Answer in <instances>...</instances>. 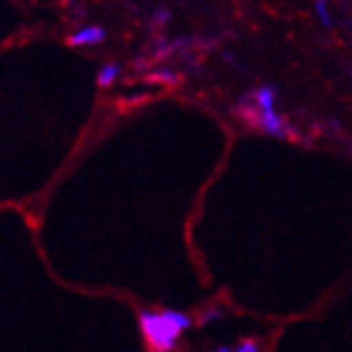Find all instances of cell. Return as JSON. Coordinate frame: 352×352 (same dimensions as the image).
I'll return each instance as SVG.
<instances>
[{"label":"cell","mask_w":352,"mask_h":352,"mask_svg":"<svg viewBox=\"0 0 352 352\" xmlns=\"http://www.w3.org/2000/svg\"><path fill=\"white\" fill-rule=\"evenodd\" d=\"M234 352H259V348H257V344H255V342L244 340V342H240V344H238V348H236Z\"/></svg>","instance_id":"obj_7"},{"label":"cell","mask_w":352,"mask_h":352,"mask_svg":"<svg viewBox=\"0 0 352 352\" xmlns=\"http://www.w3.org/2000/svg\"><path fill=\"white\" fill-rule=\"evenodd\" d=\"M151 80H162V82H169V85H175L177 82V76L169 69H160L156 72L154 76H151Z\"/></svg>","instance_id":"obj_6"},{"label":"cell","mask_w":352,"mask_h":352,"mask_svg":"<svg viewBox=\"0 0 352 352\" xmlns=\"http://www.w3.org/2000/svg\"><path fill=\"white\" fill-rule=\"evenodd\" d=\"M316 13H318V18L320 22H322L327 28L333 26V20H331V13H329V7H327V0H316Z\"/></svg>","instance_id":"obj_5"},{"label":"cell","mask_w":352,"mask_h":352,"mask_svg":"<svg viewBox=\"0 0 352 352\" xmlns=\"http://www.w3.org/2000/svg\"><path fill=\"white\" fill-rule=\"evenodd\" d=\"M223 318V311H219V309H210V311H206L204 314V318H201V324H206V322H212V320H221Z\"/></svg>","instance_id":"obj_8"},{"label":"cell","mask_w":352,"mask_h":352,"mask_svg":"<svg viewBox=\"0 0 352 352\" xmlns=\"http://www.w3.org/2000/svg\"><path fill=\"white\" fill-rule=\"evenodd\" d=\"M119 72H121V67L117 65V63H106L100 72H98V85L100 87H111L115 80H117V76H119Z\"/></svg>","instance_id":"obj_4"},{"label":"cell","mask_w":352,"mask_h":352,"mask_svg":"<svg viewBox=\"0 0 352 352\" xmlns=\"http://www.w3.org/2000/svg\"><path fill=\"white\" fill-rule=\"evenodd\" d=\"M257 113H259L257 128H262L270 136H277V139H283V136H287L285 121L281 119V115L277 111H274V106H270V109H257Z\"/></svg>","instance_id":"obj_2"},{"label":"cell","mask_w":352,"mask_h":352,"mask_svg":"<svg viewBox=\"0 0 352 352\" xmlns=\"http://www.w3.org/2000/svg\"><path fill=\"white\" fill-rule=\"evenodd\" d=\"M217 352H234V350H232V348H219Z\"/></svg>","instance_id":"obj_9"},{"label":"cell","mask_w":352,"mask_h":352,"mask_svg":"<svg viewBox=\"0 0 352 352\" xmlns=\"http://www.w3.org/2000/svg\"><path fill=\"white\" fill-rule=\"evenodd\" d=\"M139 322L151 352H173L179 335L192 327V318L175 309H164V311L143 309L139 314Z\"/></svg>","instance_id":"obj_1"},{"label":"cell","mask_w":352,"mask_h":352,"mask_svg":"<svg viewBox=\"0 0 352 352\" xmlns=\"http://www.w3.org/2000/svg\"><path fill=\"white\" fill-rule=\"evenodd\" d=\"M106 39V30L102 26H96V24H91V26H82L76 30L74 35H69L67 43L69 45H98Z\"/></svg>","instance_id":"obj_3"}]
</instances>
